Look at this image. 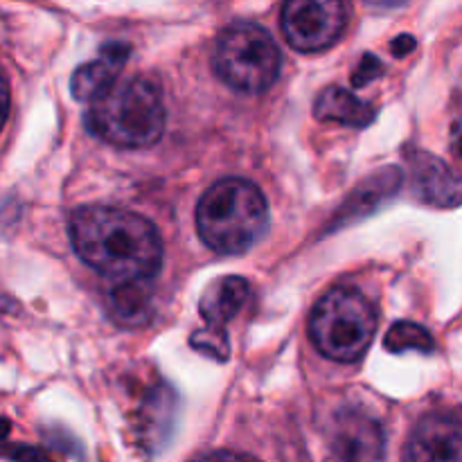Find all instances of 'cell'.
I'll list each match as a JSON object with an SVG mask.
<instances>
[{"instance_id": "1", "label": "cell", "mask_w": 462, "mask_h": 462, "mask_svg": "<svg viewBox=\"0 0 462 462\" xmlns=\"http://www.w3.org/2000/svg\"><path fill=\"white\" fill-rule=\"evenodd\" d=\"M68 228L77 255L116 284L147 282L161 271V235L135 212L84 206L72 212Z\"/></svg>"}, {"instance_id": "2", "label": "cell", "mask_w": 462, "mask_h": 462, "mask_svg": "<svg viewBox=\"0 0 462 462\" xmlns=\"http://www.w3.org/2000/svg\"><path fill=\"white\" fill-rule=\"evenodd\" d=\"M269 226V206L257 185L224 179L212 185L197 206V230L208 248L239 255L255 246Z\"/></svg>"}, {"instance_id": "3", "label": "cell", "mask_w": 462, "mask_h": 462, "mask_svg": "<svg viewBox=\"0 0 462 462\" xmlns=\"http://www.w3.org/2000/svg\"><path fill=\"white\" fill-rule=\"evenodd\" d=\"M90 134L116 147H152L165 129V106L156 84L143 77L117 81L86 113Z\"/></svg>"}, {"instance_id": "4", "label": "cell", "mask_w": 462, "mask_h": 462, "mask_svg": "<svg viewBox=\"0 0 462 462\" xmlns=\"http://www.w3.org/2000/svg\"><path fill=\"white\" fill-rule=\"evenodd\" d=\"M377 332V314L355 289H332L311 311L310 334L328 359L352 364L365 355Z\"/></svg>"}, {"instance_id": "5", "label": "cell", "mask_w": 462, "mask_h": 462, "mask_svg": "<svg viewBox=\"0 0 462 462\" xmlns=\"http://www.w3.org/2000/svg\"><path fill=\"white\" fill-rule=\"evenodd\" d=\"M212 66L221 81L242 93H262L278 79L282 54L264 27L237 21L219 32Z\"/></svg>"}, {"instance_id": "6", "label": "cell", "mask_w": 462, "mask_h": 462, "mask_svg": "<svg viewBox=\"0 0 462 462\" xmlns=\"http://www.w3.org/2000/svg\"><path fill=\"white\" fill-rule=\"evenodd\" d=\"M347 25V7L338 0H291L282 7V32L298 52L332 48Z\"/></svg>"}, {"instance_id": "7", "label": "cell", "mask_w": 462, "mask_h": 462, "mask_svg": "<svg viewBox=\"0 0 462 462\" xmlns=\"http://www.w3.org/2000/svg\"><path fill=\"white\" fill-rule=\"evenodd\" d=\"M386 438L379 420L361 411H343L328 440V462H383Z\"/></svg>"}, {"instance_id": "8", "label": "cell", "mask_w": 462, "mask_h": 462, "mask_svg": "<svg viewBox=\"0 0 462 462\" xmlns=\"http://www.w3.org/2000/svg\"><path fill=\"white\" fill-rule=\"evenodd\" d=\"M402 462H462V415H424L406 440Z\"/></svg>"}, {"instance_id": "9", "label": "cell", "mask_w": 462, "mask_h": 462, "mask_svg": "<svg viewBox=\"0 0 462 462\" xmlns=\"http://www.w3.org/2000/svg\"><path fill=\"white\" fill-rule=\"evenodd\" d=\"M129 48L122 43H111L102 50V57L84 63L75 70L70 79V90L79 102H90L102 97L104 93L117 84V72L125 66Z\"/></svg>"}, {"instance_id": "10", "label": "cell", "mask_w": 462, "mask_h": 462, "mask_svg": "<svg viewBox=\"0 0 462 462\" xmlns=\"http://www.w3.org/2000/svg\"><path fill=\"white\" fill-rule=\"evenodd\" d=\"M248 293H251V287L246 280L237 278V275H224L203 291L199 311L210 328H224L246 305Z\"/></svg>"}, {"instance_id": "11", "label": "cell", "mask_w": 462, "mask_h": 462, "mask_svg": "<svg viewBox=\"0 0 462 462\" xmlns=\"http://www.w3.org/2000/svg\"><path fill=\"white\" fill-rule=\"evenodd\" d=\"M418 192L436 206H456L462 201V176L438 158L420 153L413 165Z\"/></svg>"}, {"instance_id": "12", "label": "cell", "mask_w": 462, "mask_h": 462, "mask_svg": "<svg viewBox=\"0 0 462 462\" xmlns=\"http://www.w3.org/2000/svg\"><path fill=\"white\" fill-rule=\"evenodd\" d=\"M314 113L319 120L347 126H368L374 120V108L368 102L338 86H329L319 95Z\"/></svg>"}, {"instance_id": "13", "label": "cell", "mask_w": 462, "mask_h": 462, "mask_svg": "<svg viewBox=\"0 0 462 462\" xmlns=\"http://www.w3.org/2000/svg\"><path fill=\"white\" fill-rule=\"evenodd\" d=\"M108 311L113 319L126 328L147 323L152 316V296H149L144 282H125L116 284L108 293Z\"/></svg>"}, {"instance_id": "14", "label": "cell", "mask_w": 462, "mask_h": 462, "mask_svg": "<svg viewBox=\"0 0 462 462\" xmlns=\"http://www.w3.org/2000/svg\"><path fill=\"white\" fill-rule=\"evenodd\" d=\"M386 347L391 352H431L433 338L424 328L415 323H397L391 332L386 334Z\"/></svg>"}, {"instance_id": "15", "label": "cell", "mask_w": 462, "mask_h": 462, "mask_svg": "<svg viewBox=\"0 0 462 462\" xmlns=\"http://www.w3.org/2000/svg\"><path fill=\"white\" fill-rule=\"evenodd\" d=\"M192 346L201 350L203 355L215 356V359L224 361L228 356V338H226V332L221 328H208L197 332L192 337Z\"/></svg>"}, {"instance_id": "16", "label": "cell", "mask_w": 462, "mask_h": 462, "mask_svg": "<svg viewBox=\"0 0 462 462\" xmlns=\"http://www.w3.org/2000/svg\"><path fill=\"white\" fill-rule=\"evenodd\" d=\"M379 70H382V63H379L377 59H374V57H364L361 66L356 68L355 77H352V84H355V86H365L370 79H373V77L379 75Z\"/></svg>"}, {"instance_id": "17", "label": "cell", "mask_w": 462, "mask_h": 462, "mask_svg": "<svg viewBox=\"0 0 462 462\" xmlns=\"http://www.w3.org/2000/svg\"><path fill=\"white\" fill-rule=\"evenodd\" d=\"M7 456L12 462H50L48 456L34 447H9Z\"/></svg>"}, {"instance_id": "18", "label": "cell", "mask_w": 462, "mask_h": 462, "mask_svg": "<svg viewBox=\"0 0 462 462\" xmlns=\"http://www.w3.org/2000/svg\"><path fill=\"white\" fill-rule=\"evenodd\" d=\"M192 462H251V460L242 454H235V451H210V454L199 456V458Z\"/></svg>"}, {"instance_id": "19", "label": "cell", "mask_w": 462, "mask_h": 462, "mask_svg": "<svg viewBox=\"0 0 462 462\" xmlns=\"http://www.w3.org/2000/svg\"><path fill=\"white\" fill-rule=\"evenodd\" d=\"M9 113V86L5 81V77L0 75V129H3L5 120H7Z\"/></svg>"}, {"instance_id": "20", "label": "cell", "mask_w": 462, "mask_h": 462, "mask_svg": "<svg viewBox=\"0 0 462 462\" xmlns=\"http://www.w3.org/2000/svg\"><path fill=\"white\" fill-rule=\"evenodd\" d=\"M411 48H415V41L413 39H411V36L409 34H402L400 36V39H397L395 41V43H393V50H395V52L397 54H400V57H404V54L406 52H409V50Z\"/></svg>"}, {"instance_id": "21", "label": "cell", "mask_w": 462, "mask_h": 462, "mask_svg": "<svg viewBox=\"0 0 462 462\" xmlns=\"http://www.w3.org/2000/svg\"><path fill=\"white\" fill-rule=\"evenodd\" d=\"M7 431H9V422L7 420H0V438L7 436Z\"/></svg>"}, {"instance_id": "22", "label": "cell", "mask_w": 462, "mask_h": 462, "mask_svg": "<svg viewBox=\"0 0 462 462\" xmlns=\"http://www.w3.org/2000/svg\"><path fill=\"white\" fill-rule=\"evenodd\" d=\"M460 156H462V138H460Z\"/></svg>"}]
</instances>
